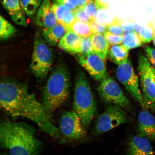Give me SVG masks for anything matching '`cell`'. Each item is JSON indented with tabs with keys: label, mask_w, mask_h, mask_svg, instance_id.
<instances>
[{
	"label": "cell",
	"mask_w": 155,
	"mask_h": 155,
	"mask_svg": "<svg viewBox=\"0 0 155 155\" xmlns=\"http://www.w3.org/2000/svg\"><path fill=\"white\" fill-rule=\"evenodd\" d=\"M0 106L12 118H27L44 132L52 136L57 134L58 129L52 123L51 116L34 95L29 94L26 84L3 79L0 85Z\"/></svg>",
	"instance_id": "1"
},
{
	"label": "cell",
	"mask_w": 155,
	"mask_h": 155,
	"mask_svg": "<svg viewBox=\"0 0 155 155\" xmlns=\"http://www.w3.org/2000/svg\"><path fill=\"white\" fill-rule=\"evenodd\" d=\"M35 130L26 124L11 121L0 124V144L9 155H38L42 144L35 137Z\"/></svg>",
	"instance_id": "2"
},
{
	"label": "cell",
	"mask_w": 155,
	"mask_h": 155,
	"mask_svg": "<svg viewBox=\"0 0 155 155\" xmlns=\"http://www.w3.org/2000/svg\"><path fill=\"white\" fill-rule=\"evenodd\" d=\"M69 87L70 77L66 68L58 65L48 79L42 98V103L50 116L66 102Z\"/></svg>",
	"instance_id": "3"
},
{
	"label": "cell",
	"mask_w": 155,
	"mask_h": 155,
	"mask_svg": "<svg viewBox=\"0 0 155 155\" xmlns=\"http://www.w3.org/2000/svg\"><path fill=\"white\" fill-rule=\"evenodd\" d=\"M73 107L86 129L94 119L96 108L88 79L81 71H78L75 78Z\"/></svg>",
	"instance_id": "4"
},
{
	"label": "cell",
	"mask_w": 155,
	"mask_h": 155,
	"mask_svg": "<svg viewBox=\"0 0 155 155\" xmlns=\"http://www.w3.org/2000/svg\"><path fill=\"white\" fill-rule=\"evenodd\" d=\"M41 35H35L30 69L38 81L47 76L54 61L53 52Z\"/></svg>",
	"instance_id": "5"
},
{
	"label": "cell",
	"mask_w": 155,
	"mask_h": 155,
	"mask_svg": "<svg viewBox=\"0 0 155 155\" xmlns=\"http://www.w3.org/2000/svg\"><path fill=\"white\" fill-rule=\"evenodd\" d=\"M137 70L140 79V85L144 107L155 110V81L154 68L142 54H139Z\"/></svg>",
	"instance_id": "6"
},
{
	"label": "cell",
	"mask_w": 155,
	"mask_h": 155,
	"mask_svg": "<svg viewBox=\"0 0 155 155\" xmlns=\"http://www.w3.org/2000/svg\"><path fill=\"white\" fill-rule=\"evenodd\" d=\"M130 120L124 108L110 104L97 120L94 132L96 134H101Z\"/></svg>",
	"instance_id": "7"
},
{
	"label": "cell",
	"mask_w": 155,
	"mask_h": 155,
	"mask_svg": "<svg viewBox=\"0 0 155 155\" xmlns=\"http://www.w3.org/2000/svg\"><path fill=\"white\" fill-rule=\"evenodd\" d=\"M97 91L104 102L119 106L128 111L132 110L130 101L117 82L111 78L107 77L102 81Z\"/></svg>",
	"instance_id": "8"
},
{
	"label": "cell",
	"mask_w": 155,
	"mask_h": 155,
	"mask_svg": "<svg viewBox=\"0 0 155 155\" xmlns=\"http://www.w3.org/2000/svg\"><path fill=\"white\" fill-rule=\"evenodd\" d=\"M116 75L131 96L144 107L142 93L139 88V78L134 72L130 60L119 65Z\"/></svg>",
	"instance_id": "9"
},
{
	"label": "cell",
	"mask_w": 155,
	"mask_h": 155,
	"mask_svg": "<svg viewBox=\"0 0 155 155\" xmlns=\"http://www.w3.org/2000/svg\"><path fill=\"white\" fill-rule=\"evenodd\" d=\"M60 129L63 137L70 140L80 139L86 134L81 118L74 111L67 112L62 115Z\"/></svg>",
	"instance_id": "10"
},
{
	"label": "cell",
	"mask_w": 155,
	"mask_h": 155,
	"mask_svg": "<svg viewBox=\"0 0 155 155\" xmlns=\"http://www.w3.org/2000/svg\"><path fill=\"white\" fill-rule=\"evenodd\" d=\"M79 63L95 80L101 81L108 77L104 60L94 52L78 56Z\"/></svg>",
	"instance_id": "11"
},
{
	"label": "cell",
	"mask_w": 155,
	"mask_h": 155,
	"mask_svg": "<svg viewBox=\"0 0 155 155\" xmlns=\"http://www.w3.org/2000/svg\"><path fill=\"white\" fill-rule=\"evenodd\" d=\"M137 124V135L149 140H155V119L152 114L143 110L139 114Z\"/></svg>",
	"instance_id": "12"
},
{
	"label": "cell",
	"mask_w": 155,
	"mask_h": 155,
	"mask_svg": "<svg viewBox=\"0 0 155 155\" xmlns=\"http://www.w3.org/2000/svg\"><path fill=\"white\" fill-rule=\"evenodd\" d=\"M36 24L44 28H49L58 23L51 2L44 0L37 13Z\"/></svg>",
	"instance_id": "13"
},
{
	"label": "cell",
	"mask_w": 155,
	"mask_h": 155,
	"mask_svg": "<svg viewBox=\"0 0 155 155\" xmlns=\"http://www.w3.org/2000/svg\"><path fill=\"white\" fill-rule=\"evenodd\" d=\"M152 145L148 139L138 135L130 139L127 155H154Z\"/></svg>",
	"instance_id": "14"
},
{
	"label": "cell",
	"mask_w": 155,
	"mask_h": 155,
	"mask_svg": "<svg viewBox=\"0 0 155 155\" xmlns=\"http://www.w3.org/2000/svg\"><path fill=\"white\" fill-rule=\"evenodd\" d=\"M81 41V37L70 28L60 41L58 46L64 51L72 54H79Z\"/></svg>",
	"instance_id": "15"
},
{
	"label": "cell",
	"mask_w": 155,
	"mask_h": 155,
	"mask_svg": "<svg viewBox=\"0 0 155 155\" xmlns=\"http://www.w3.org/2000/svg\"><path fill=\"white\" fill-rule=\"evenodd\" d=\"M2 3L15 24L27 26L26 19L19 0H3Z\"/></svg>",
	"instance_id": "16"
},
{
	"label": "cell",
	"mask_w": 155,
	"mask_h": 155,
	"mask_svg": "<svg viewBox=\"0 0 155 155\" xmlns=\"http://www.w3.org/2000/svg\"><path fill=\"white\" fill-rule=\"evenodd\" d=\"M68 29L58 22L52 28H44L42 30V36L46 42L50 45L55 46L59 43L61 38L66 33Z\"/></svg>",
	"instance_id": "17"
},
{
	"label": "cell",
	"mask_w": 155,
	"mask_h": 155,
	"mask_svg": "<svg viewBox=\"0 0 155 155\" xmlns=\"http://www.w3.org/2000/svg\"><path fill=\"white\" fill-rule=\"evenodd\" d=\"M58 22L63 25L67 29L75 20L73 11L65 6L55 3L53 5Z\"/></svg>",
	"instance_id": "18"
},
{
	"label": "cell",
	"mask_w": 155,
	"mask_h": 155,
	"mask_svg": "<svg viewBox=\"0 0 155 155\" xmlns=\"http://www.w3.org/2000/svg\"><path fill=\"white\" fill-rule=\"evenodd\" d=\"M94 51L103 60H105L108 55L109 44L102 34H93L90 37Z\"/></svg>",
	"instance_id": "19"
},
{
	"label": "cell",
	"mask_w": 155,
	"mask_h": 155,
	"mask_svg": "<svg viewBox=\"0 0 155 155\" xmlns=\"http://www.w3.org/2000/svg\"><path fill=\"white\" fill-rule=\"evenodd\" d=\"M129 50L123 45H112L108 50V58L118 65L124 63L128 59Z\"/></svg>",
	"instance_id": "20"
},
{
	"label": "cell",
	"mask_w": 155,
	"mask_h": 155,
	"mask_svg": "<svg viewBox=\"0 0 155 155\" xmlns=\"http://www.w3.org/2000/svg\"><path fill=\"white\" fill-rule=\"evenodd\" d=\"M134 31L137 33L143 43H144L150 42L155 34L154 29L150 22L143 25L137 24L135 22Z\"/></svg>",
	"instance_id": "21"
},
{
	"label": "cell",
	"mask_w": 155,
	"mask_h": 155,
	"mask_svg": "<svg viewBox=\"0 0 155 155\" xmlns=\"http://www.w3.org/2000/svg\"><path fill=\"white\" fill-rule=\"evenodd\" d=\"M70 28L81 37H89L93 34L90 24L77 20L74 21Z\"/></svg>",
	"instance_id": "22"
},
{
	"label": "cell",
	"mask_w": 155,
	"mask_h": 155,
	"mask_svg": "<svg viewBox=\"0 0 155 155\" xmlns=\"http://www.w3.org/2000/svg\"><path fill=\"white\" fill-rule=\"evenodd\" d=\"M116 17V15L110 12L108 8H100L97 11L94 20L107 26L114 22Z\"/></svg>",
	"instance_id": "23"
},
{
	"label": "cell",
	"mask_w": 155,
	"mask_h": 155,
	"mask_svg": "<svg viewBox=\"0 0 155 155\" xmlns=\"http://www.w3.org/2000/svg\"><path fill=\"white\" fill-rule=\"evenodd\" d=\"M123 42V45L129 50L140 47L143 43L138 35L134 31L124 34Z\"/></svg>",
	"instance_id": "24"
},
{
	"label": "cell",
	"mask_w": 155,
	"mask_h": 155,
	"mask_svg": "<svg viewBox=\"0 0 155 155\" xmlns=\"http://www.w3.org/2000/svg\"><path fill=\"white\" fill-rule=\"evenodd\" d=\"M19 2L24 13L28 16L32 17L35 14L41 0H19Z\"/></svg>",
	"instance_id": "25"
},
{
	"label": "cell",
	"mask_w": 155,
	"mask_h": 155,
	"mask_svg": "<svg viewBox=\"0 0 155 155\" xmlns=\"http://www.w3.org/2000/svg\"><path fill=\"white\" fill-rule=\"evenodd\" d=\"M0 37L2 39H7L16 32L15 27L2 16L0 17Z\"/></svg>",
	"instance_id": "26"
},
{
	"label": "cell",
	"mask_w": 155,
	"mask_h": 155,
	"mask_svg": "<svg viewBox=\"0 0 155 155\" xmlns=\"http://www.w3.org/2000/svg\"><path fill=\"white\" fill-rule=\"evenodd\" d=\"M90 37H81L80 52L78 55H86L94 52Z\"/></svg>",
	"instance_id": "27"
},
{
	"label": "cell",
	"mask_w": 155,
	"mask_h": 155,
	"mask_svg": "<svg viewBox=\"0 0 155 155\" xmlns=\"http://www.w3.org/2000/svg\"><path fill=\"white\" fill-rule=\"evenodd\" d=\"M120 20L116 17L114 22L107 26L108 31L117 35L123 36L124 32L121 26Z\"/></svg>",
	"instance_id": "28"
},
{
	"label": "cell",
	"mask_w": 155,
	"mask_h": 155,
	"mask_svg": "<svg viewBox=\"0 0 155 155\" xmlns=\"http://www.w3.org/2000/svg\"><path fill=\"white\" fill-rule=\"evenodd\" d=\"M83 9L91 21L94 20L95 15L98 9L95 2L94 1L89 2L83 7Z\"/></svg>",
	"instance_id": "29"
},
{
	"label": "cell",
	"mask_w": 155,
	"mask_h": 155,
	"mask_svg": "<svg viewBox=\"0 0 155 155\" xmlns=\"http://www.w3.org/2000/svg\"><path fill=\"white\" fill-rule=\"evenodd\" d=\"M104 35L107 41L110 45H117L123 42V36L114 35L108 31Z\"/></svg>",
	"instance_id": "30"
},
{
	"label": "cell",
	"mask_w": 155,
	"mask_h": 155,
	"mask_svg": "<svg viewBox=\"0 0 155 155\" xmlns=\"http://www.w3.org/2000/svg\"><path fill=\"white\" fill-rule=\"evenodd\" d=\"M73 12L75 20L89 24L92 21L85 13L83 8H78L73 11Z\"/></svg>",
	"instance_id": "31"
},
{
	"label": "cell",
	"mask_w": 155,
	"mask_h": 155,
	"mask_svg": "<svg viewBox=\"0 0 155 155\" xmlns=\"http://www.w3.org/2000/svg\"><path fill=\"white\" fill-rule=\"evenodd\" d=\"M93 34H104L107 31V27L105 25L100 24L94 20L90 24Z\"/></svg>",
	"instance_id": "32"
},
{
	"label": "cell",
	"mask_w": 155,
	"mask_h": 155,
	"mask_svg": "<svg viewBox=\"0 0 155 155\" xmlns=\"http://www.w3.org/2000/svg\"><path fill=\"white\" fill-rule=\"evenodd\" d=\"M55 3L64 5L73 11L78 8L79 0H55Z\"/></svg>",
	"instance_id": "33"
},
{
	"label": "cell",
	"mask_w": 155,
	"mask_h": 155,
	"mask_svg": "<svg viewBox=\"0 0 155 155\" xmlns=\"http://www.w3.org/2000/svg\"><path fill=\"white\" fill-rule=\"evenodd\" d=\"M134 21L132 19L120 20V24L124 32H128L134 31Z\"/></svg>",
	"instance_id": "34"
},
{
	"label": "cell",
	"mask_w": 155,
	"mask_h": 155,
	"mask_svg": "<svg viewBox=\"0 0 155 155\" xmlns=\"http://www.w3.org/2000/svg\"><path fill=\"white\" fill-rule=\"evenodd\" d=\"M146 56L149 61L155 67V49L154 48L146 46L145 48Z\"/></svg>",
	"instance_id": "35"
},
{
	"label": "cell",
	"mask_w": 155,
	"mask_h": 155,
	"mask_svg": "<svg viewBox=\"0 0 155 155\" xmlns=\"http://www.w3.org/2000/svg\"><path fill=\"white\" fill-rule=\"evenodd\" d=\"M109 0H95V3L98 9L108 8V2Z\"/></svg>",
	"instance_id": "36"
},
{
	"label": "cell",
	"mask_w": 155,
	"mask_h": 155,
	"mask_svg": "<svg viewBox=\"0 0 155 155\" xmlns=\"http://www.w3.org/2000/svg\"><path fill=\"white\" fill-rule=\"evenodd\" d=\"M150 22L151 25H152L153 28L154 29L155 33V13L153 17L152 20H151Z\"/></svg>",
	"instance_id": "37"
},
{
	"label": "cell",
	"mask_w": 155,
	"mask_h": 155,
	"mask_svg": "<svg viewBox=\"0 0 155 155\" xmlns=\"http://www.w3.org/2000/svg\"><path fill=\"white\" fill-rule=\"evenodd\" d=\"M153 44L155 46V35H154V37L153 38Z\"/></svg>",
	"instance_id": "38"
},
{
	"label": "cell",
	"mask_w": 155,
	"mask_h": 155,
	"mask_svg": "<svg viewBox=\"0 0 155 155\" xmlns=\"http://www.w3.org/2000/svg\"><path fill=\"white\" fill-rule=\"evenodd\" d=\"M154 81H155V70L154 71Z\"/></svg>",
	"instance_id": "39"
},
{
	"label": "cell",
	"mask_w": 155,
	"mask_h": 155,
	"mask_svg": "<svg viewBox=\"0 0 155 155\" xmlns=\"http://www.w3.org/2000/svg\"><path fill=\"white\" fill-rule=\"evenodd\" d=\"M2 155H8L7 154V153H5L4 154H3Z\"/></svg>",
	"instance_id": "40"
},
{
	"label": "cell",
	"mask_w": 155,
	"mask_h": 155,
	"mask_svg": "<svg viewBox=\"0 0 155 155\" xmlns=\"http://www.w3.org/2000/svg\"><path fill=\"white\" fill-rule=\"evenodd\" d=\"M154 155H155V152H154Z\"/></svg>",
	"instance_id": "41"
},
{
	"label": "cell",
	"mask_w": 155,
	"mask_h": 155,
	"mask_svg": "<svg viewBox=\"0 0 155 155\" xmlns=\"http://www.w3.org/2000/svg\"><path fill=\"white\" fill-rule=\"evenodd\" d=\"M90 1H93V0H90Z\"/></svg>",
	"instance_id": "42"
}]
</instances>
